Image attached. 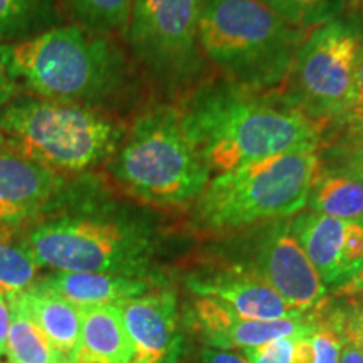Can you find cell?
<instances>
[{"label": "cell", "mask_w": 363, "mask_h": 363, "mask_svg": "<svg viewBox=\"0 0 363 363\" xmlns=\"http://www.w3.org/2000/svg\"><path fill=\"white\" fill-rule=\"evenodd\" d=\"M22 239L40 267L152 278L153 230L67 185L43 216L26 225Z\"/></svg>", "instance_id": "obj_1"}, {"label": "cell", "mask_w": 363, "mask_h": 363, "mask_svg": "<svg viewBox=\"0 0 363 363\" xmlns=\"http://www.w3.org/2000/svg\"><path fill=\"white\" fill-rule=\"evenodd\" d=\"M185 123L208 170H234L261 158L320 148L325 125L293 101L216 91L184 111Z\"/></svg>", "instance_id": "obj_2"}, {"label": "cell", "mask_w": 363, "mask_h": 363, "mask_svg": "<svg viewBox=\"0 0 363 363\" xmlns=\"http://www.w3.org/2000/svg\"><path fill=\"white\" fill-rule=\"evenodd\" d=\"M11 78L34 96L89 106L118 91L125 76L120 49L81 26H59L0 44Z\"/></svg>", "instance_id": "obj_3"}, {"label": "cell", "mask_w": 363, "mask_h": 363, "mask_svg": "<svg viewBox=\"0 0 363 363\" xmlns=\"http://www.w3.org/2000/svg\"><path fill=\"white\" fill-rule=\"evenodd\" d=\"M310 33L261 0H203L199 19V44L244 88H267L288 78Z\"/></svg>", "instance_id": "obj_4"}, {"label": "cell", "mask_w": 363, "mask_h": 363, "mask_svg": "<svg viewBox=\"0 0 363 363\" xmlns=\"http://www.w3.org/2000/svg\"><path fill=\"white\" fill-rule=\"evenodd\" d=\"M111 175L150 206L175 207L201 197L211 170L185 123L184 111L163 108L135 121L110 162Z\"/></svg>", "instance_id": "obj_5"}, {"label": "cell", "mask_w": 363, "mask_h": 363, "mask_svg": "<svg viewBox=\"0 0 363 363\" xmlns=\"http://www.w3.org/2000/svg\"><path fill=\"white\" fill-rule=\"evenodd\" d=\"M0 133L56 174H83L115 155L123 131L93 106L17 94L0 108Z\"/></svg>", "instance_id": "obj_6"}, {"label": "cell", "mask_w": 363, "mask_h": 363, "mask_svg": "<svg viewBox=\"0 0 363 363\" xmlns=\"http://www.w3.org/2000/svg\"><path fill=\"white\" fill-rule=\"evenodd\" d=\"M320 167V152L310 148L266 157L219 174L199 197V220L207 229L233 230L296 216L306 207Z\"/></svg>", "instance_id": "obj_7"}, {"label": "cell", "mask_w": 363, "mask_h": 363, "mask_svg": "<svg viewBox=\"0 0 363 363\" xmlns=\"http://www.w3.org/2000/svg\"><path fill=\"white\" fill-rule=\"evenodd\" d=\"M363 40L355 21L333 19L313 29L294 59L293 99L308 116L325 125L352 104L353 74Z\"/></svg>", "instance_id": "obj_8"}, {"label": "cell", "mask_w": 363, "mask_h": 363, "mask_svg": "<svg viewBox=\"0 0 363 363\" xmlns=\"http://www.w3.org/2000/svg\"><path fill=\"white\" fill-rule=\"evenodd\" d=\"M203 0H135L128 39L145 62L179 72L194 65Z\"/></svg>", "instance_id": "obj_9"}, {"label": "cell", "mask_w": 363, "mask_h": 363, "mask_svg": "<svg viewBox=\"0 0 363 363\" xmlns=\"http://www.w3.org/2000/svg\"><path fill=\"white\" fill-rule=\"evenodd\" d=\"M249 269L301 315H311L325 306L328 288L303 251L291 220L276 222L261 234Z\"/></svg>", "instance_id": "obj_10"}, {"label": "cell", "mask_w": 363, "mask_h": 363, "mask_svg": "<svg viewBox=\"0 0 363 363\" xmlns=\"http://www.w3.org/2000/svg\"><path fill=\"white\" fill-rule=\"evenodd\" d=\"M66 177L30 160L0 133V227H26L66 189Z\"/></svg>", "instance_id": "obj_11"}, {"label": "cell", "mask_w": 363, "mask_h": 363, "mask_svg": "<svg viewBox=\"0 0 363 363\" xmlns=\"http://www.w3.org/2000/svg\"><path fill=\"white\" fill-rule=\"evenodd\" d=\"M118 310L133 348L131 363H179L184 353V335L174 291L152 289L118 305Z\"/></svg>", "instance_id": "obj_12"}, {"label": "cell", "mask_w": 363, "mask_h": 363, "mask_svg": "<svg viewBox=\"0 0 363 363\" xmlns=\"http://www.w3.org/2000/svg\"><path fill=\"white\" fill-rule=\"evenodd\" d=\"M316 313L299 320H251L239 316L216 299L197 298L190 308V321L206 347L242 352L305 333L315 323Z\"/></svg>", "instance_id": "obj_13"}, {"label": "cell", "mask_w": 363, "mask_h": 363, "mask_svg": "<svg viewBox=\"0 0 363 363\" xmlns=\"http://www.w3.org/2000/svg\"><path fill=\"white\" fill-rule=\"evenodd\" d=\"M187 288L197 298H211L251 320H299L301 315L293 310L266 281L252 269L242 266L227 267L206 276H194Z\"/></svg>", "instance_id": "obj_14"}, {"label": "cell", "mask_w": 363, "mask_h": 363, "mask_svg": "<svg viewBox=\"0 0 363 363\" xmlns=\"http://www.w3.org/2000/svg\"><path fill=\"white\" fill-rule=\"evenodd\" d=\"M34 284L56 293L74 306H118L128 299L143 296L155 289L153 278L104 274V272H67L54 271L52 274L35 281Z\"/></svg>", "instance_id": "obj_15"}, {"label": "cell", "mask_w": 363, "mask_h": 363, "mask_svg": "<svg viewBox=\"0 0 363 363\" xmlns=\"http://www.w3.org/2000/svg\"><path fill=\"white\" fill-rule=\"evenodd\" d=\"M69 358L74 363L133 362V348L118 306L81 310L79 342Z\"/></svg>", "instance_id": "obj_16"}, {"label": "cell", "mask_w": 363, "mask_h": 363, "mask_svg": "<svg viewBox=\"0 0 363 363\" xmlns=\"http://www.w3.org/2000/svg\"><path fill=\"white\" fill-rule=\"evenodd\" d=\"M347 220L316 212H305L291 219L293 233L326 288L345 283L342 242Z\"/></svg>", "instance_id": "obj_17"}, {"label": "cell", "mask_w": 363, "mask_h": 363, "mask_svg": "<svg viewBox=\"0 0 363 363\" xmlns=\"http://www.w3.org/2000/svg\"><path fill=\"white\" fill-rule=\"evenodd\" d=\"M13 299L29 313L34 323L62 355L69 357L74 352L81 333V308L38 284H33Z\"/></svg>", "instance_id": "obj_18"}, {"label": "cell", "mask_w": 363, "mask_h": 363, "mask_svg": "<svg viewBox=\"0 0 363 363\" xmlns=\"http://www.w3.org/2000/svg\"><path fill=\"white\" fill-rule=\"evenodd\" d=\"M306 207L340 220H363V182L350 172L320 167Z\"/></svg>", "instance_id": "obj_19"}, {"label": "cell", "mask_w": 363, "mask_h": 363, "mask_svg": "<svg viewBox=\"0 0 363 363\" xmlns=\"http://www.w3.org/2000/svg\"><path fill=\"white\" fill-rule=\"evenodd\" d=\"M6 355L11 363H61L65 358L16 299H11Z\"/></svg>", "instance_id": "obj_20"}, {"label": "cell", "mask_w": 363, "mask_h": 363, "mask_svg": "<svg viewBox=\"0 0 363 363\" xmlns=\"http://www.w3.org/2000/svg\"><path fill=\"white\" fill-rule=\"evenodd\" d=\"M40 266L26 246L22 234L0 227V293L13 299L38 281Z\"/></svg>", "instance_id": "obj_21"}, {"label": "cell", "mask_w": 363, "mask_h": 363, "mask_svg": "<svg viewBox=\"0 0 363 363\" xmlns=\"http://www.w3.org/2000/svg\"><path fill=\"white\" fill-rule=\"evenodd\" d=\"M81 27L96 34H128L135 0H66Z\"/></svg>", "instance_id": "obj_22"}, {"label": "cell", "mask_w": 363, "mask_h": 363, "mask_svg": "<svg viewBox=\"0 0 363 363\" xmlns=\"http://www.w3.org/2000/svg\"><path fill=\"white\" fill-rule=\"evenodd\" d=\"M51 0H0V40H21L48 19Z\"/></svg>", "instance_id": "obj_23"}, {"label": "cell", "mask_w": 363, "mask_h": 363, "mask_svg": "<svg viewBox=\"0 0 363 363\" xmlns=\"http://www.w3.org/2000/svg\"><path fill=\"white\" fill-rule=\"evenodd\" d=\"M286 21L305 29H316L337 19L347 0H261Z\"/></svg>", "instance_id": "obj_24"}, {"label": "cell", "mask_w": 363, "mask_h": 363, "mask_svg": "<svg viewBox=\"0 0 363 363\" xmlns=\"http://www.w3.org/2000/svg\"><path fill=\"white\" fill-rule=\"evenodd\" d=\"M320 311L316 313L315 325L310 331L313 348H315V363H340L343 337L328 313L323 315Z\"/></svg>", "instance_id": "obj_25"}, {"label": "cell", "mask_w": 363, "mask_h": 363, "mask_svg": "<svg viewBox=\"0 0 363 363\" xmlns=\"http://www.w3.org/2000/svg\"><path fill=\"white\" fill-rule=\"evenodd\" d=\"M342 267L345 281L350 279L363 267V220H348L345 224Z\"/></svg>", "instance_id": "obj_26"}, {"label": "cell", "mask_w": 363, "mask_h": 363, "mask_svg": "<svg viewBox=\"0 0 363 363\" xmlns=\"http://www.w3.org/2000/svg\"><path fill=\"white\" fill-rule=\"evenodd\" d=\"M328 315L343 337L350 338L363 348V299L352 301L343 308H335Z\"/></svg>", "instance_id": "obj_27"}, {"label": "cell", "mask_w": 363, "mask_h": 363, "mask_svg": "<svg viewBox=\"0 0 363 363\" xmlns=\"http://www.w3.org/2000/svg\"><path fill=\"white\" fill-rule=\"evenodd\" d=\"M293 337L279 338L262 347L242 350V355L249 363H291Z\"/></svg>", "instance_id": "obj_28"}, {"label": "cell", "mask_w": 363, "mask_h": 363, "mask_svg": "<svg viewBox=\"0 0 363 363\" xmlns=\"http://www.w3.org/2000/svg\"><path fill=\"white\" fill-rule=\"evenodd\" d=\"M331 160L337 163V169L350 172L363 182V143H340L331 152Z\"/></svg>", "instance_id": "obj_29"}, {"label": "cell", "mask_w": 363, "mask_h": 363, "mask_svg": "<svg viewBox=\"0 0 363 363\" xmlns=\"http://www.w3.org/2000/svg\"><path fill=\"white\" fill-rule=\"evenodd\" d=\"M335 121L338 123V128L342 130V138L338 140L340 143H363V104L350 106Z\"/></svg>", "instance_id": "obj_30"}, {"label": "cell", "mask_w": 363, "mask_h": 363, "mask_svg": "<svg viewBox=\"0 0 363 363\" xmlns=\"http://www.w3.org/2000/svg\"><path fill=\"white\" fill-rule=\"evenodd\" d=\"M197 363H249L242 352L224 350V348L203 347Z\"/></svg>", "instance_id": "obj_31"}, {"label": "cell", "mask_w": 363, "mask_h": 363, "mask_svg": "<svg viewBox=\"0 0 363 363\" xmlns=\"http://www.w3.org/2000/svg\"><path fill=\"white\" fill-rule=\"evenodd\" d=\"M19 88L21 86L11 78L4 62L0 61V108L19 94Z\"/></svg>", "instance_id": "obj_32"}, {"label": "cell", "mask_w": 363, "mask_h": 363, "mask_svg": "<svg viewBox=\"0 0 363 363\" xmlns=\"http://www.w3.org/2000/svg\"><path fill=\"white\" fill-rule=\"evenodd\" d=\"M9 325H11V299L0 293V357L6 355Z\"/></svg>", "instance_id": "obj_33"}, {"label": "cell", "mask_w": 363, "mask_h": 363, "mask_svg": "<svg viewBox=\"0 0 363 363\" xmlns=\"http://www.w3.org/2000/svg\"><path fill=\"white\" fill-rule=\"evenodd\" d=\"M363 104V40L358 49L357 65H355V74H353V89H352V104Z\"/></svg>", "instance_id": "obj_34"}, {"label": "cell", "mask_w": 363, "mask_h": 363, "mask_svg": "<svg viewBox=\"0 0 363 363\" xmlns=\"http://www.w3.org/2000/svg\"><path fill=\"white\" fill-rule=\"evenodd\" d=\"M337 293L347 298H363V267L357 274H353L350 279L345 281L342 286H338Z\"/></svg>", "instance_id": "obj_35"}, {"label": "cell", "mask_w": 363, "mask_h": 363, "mask_svg": "<svg viewBox=\"0 0 363 363\" xmlns=\"http://www.w3.org/2000/svg\"><path fill=\"white\" fill-rule=\"evenodd\" d=\"M340 363H363V348L358 347L353 340L343 337Z\"/></svg>", "instance_id": "obj_36"}, {"label": "cell", "mask_w": 363, "mask_h": 363, "mask_svg": "<svg viewBox=\"0 0 363 363\" xmlns=\"http://www.w3.org/2000/svg\"><path fill=\"white\" fill-rule=\"evenodd\" d=\"M61 363H74V362H72L69 357H65V358H62V360H61Z\"/></svg>", "instance_id": "obj_37"}, {"label": "cell", "mask_w": 363, "mask_h": 363, "mask_svg": "<svg viewBox=\"0 0 363 363\" xmlns=\"http://www.w3.org/2000/svg\"><path fill=\"white\" fill-rule=\"evenodd\" d=\"M357 2H358V4H362V6H363V0H357Z\"/></svg>", "instance_id": "obj_38"}, {"label": "cell", "mask_w": 363, "mask_h": 363, "mask_svg": "<svg viewBox=\"0 0 363 363\" xmlns=\"http://www.w3.org/2000/svg\"><path fill=\"white\" fill-rule=\"evenodd\" d=\"M0 358H2V357H0Z\"/></svg>", "instance_id": "obj_39"}]
</instances>
